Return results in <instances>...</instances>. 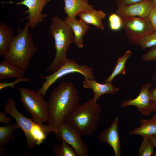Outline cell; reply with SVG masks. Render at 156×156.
Segmentation results:
<instances>
[{"instance_id": "ac0fdd59", "label": "cell", "mask_w": 156, "mask_h": 156, "mask_svg": "<svg viewBox=\"0 0 156 156\" xmlns=\"http://www.w3.org/2000/svg\"><path fill=\"white\" fill-rule=\"evenodd\" d=\"M25 70L5 59L0 63V79L24 77Z\"/></svg>"}, {"instance_id": "3957f363", "label": "cell", "mask_w": 156, "mask_h": 156, "mask_svg": "<svg viewBox=\"0 0 156 156\" xmlns=\"http://www.w3.org/2000/svg\"><path fill=\"white\" fill-rule=\"evenodd\" d=\"M26 22L23 28H18L10 48L4 57L5 59L25 70L29 66L30 60L38 51L29 31Z\"/></svg>"}, {"instance_id": "836d02e7", "label": "cell", "mask_w": 156, "mask_h": 156, "mask_svg": "<svg viewBox=\"0 0 156 156\" xmlns=\"http://www.w3.org/2000/svg\"><path fill=\"white\" fill-rule=\"evenodd\" d=\"M153 7L156 8V0H148Z\"/></svg>"}, {"instance_id": "8d00e7d4", "label": "cell", "mask_w": 156, "mask_h": 156, "mask_svg": "<svg viewBox=\"0 0 156 156\" xmlns=\"http://www.w3.org/2000/svg\"><path fill=\"white\" fill-rule=\"evenodd\" d=\"M88 2L89 0H84Z\"/></svg>"}, {"instance_id": "5bb4252c", "label": "cell", "mask_w": 156, "mask_h": 156, "mask_svg": "<svg viewBox=\"0 0 156 156\" xmlns=\"http://www.w3.org/2000/svg\"><path fill=\"white\" fill-rule=\"evenodd\" d=\"M83 85L84 88L92 89L93 93L92 99L96 102L102 95L105 94H114L119 90V89L116 87L112 82L101 84L94 79H90L87 77L85 78Z\"/></svg>"}, {"instance_id": "277c9868", "label": "cell", "mask_w": 156, "mask_h": 156, "mask_svg": "<svg viewBox=\"0 0 156 156\" xmlns=\"http://www.w3.org/2000/svg\"><path fill=\"white\" fill-rule=\"evenodd\" d=\"M5 113L14 118L25 133L27 139V148L30 150L36 145L41 143L50 131L49 125H44L35 122L32 119L23 115L17 109L14 99L9 98L4 108Z\"/></svg>"}, {"instance_id": "e0dca14e", "label": "cell", "mask_w": 156, "mask_h": 156, "mask_svg": "<svg viewBox=\"0 0 156 156\" xmlns=\"http://www.w3.org/2000/svg\"><path fill=\"white\" fill-rule=\"evenodd\" d=\"M15 37L13 29L0 23V56L4 57Z\"/></svg>"}, {"instance_id": "d4e9b609", "label": "cell", "mask_w": 156, "mask_h": 156, "mask_svg": "<svg viewBox=\"0 0 156 156\" xmlns=\"http://www.w3.org/2000/svg\"><path fill=\"white\" fill-rule=\"evenodd\" d=\"M139 44L143 49L156 45V30L153 31L144 37Z\"/></svg>"}, {"instance_id": "603a6c76", "label": "cell", "mask_w": 156, "mask_h": 156, "mask_svg": "<svg viewBox=\"0 0 156 156\" xmlns=\"http://www.w3.org/2000/svg\"><path fill=\"white\" fill-rule=\"evenodd\" d=\"M53 153L56 156H77L74 148L64 141H62L60 145L54 146Z\"/></svg>"}, {"instance_id": "74e56055", "label": "cell", "mask_w": 156, "mask_h": 156, "mask_svg": "<svg viewBox=\"0 0 156 156\" xmlns=\"http://www.w3.org/2000/svg\"><path fill=\"white\" fill-rule=\"evenodd\" d=\"M20 0L21 1H23L24 0Z\"/></svg>"}, {"instance_id": "9a60e30c", "label": "cell", "mask_w": 156, "mask_h": 156, "mask_svg": "<svg viewBox=\"0 0 156 156\" xmlns=\"http://www.w3.org/2000/svg\"><path fill=\"white\" fill-rule=\"evenodd\" d=\"M64 21L74 34V43L78 48H82L83 47V37L88 30L90 26L81 20H77L76 17L70 18L66 16Z\"/></svg>"}, {"instance_id": "7402d4cb", "label": "cell", "mask_w": 156, "mask_h": 156, "mask_svg": "<svg viewBox=\"0 0 156 156\" xmlns=\"http://www.w3.org/2000/svg\"><path fill=\"white\" fill-rule=\"evenodd\" d=\"M132 55L131 51L127 50L121 57L118 58L117 61V64L112 72L109 77L106 79L105 82H112L114 78L119 74L125 75V64L128 59Z\"/></svg>"}, {"instance_id": "8992f818", "label": "cell", "mask_w": 156, "mask_h": 156, "mask_svg": "<svg viewBox=\"0 0 156 156\" xmlns=\"http://www.w3.org/2000/svg\"><path fill=\"white\" fill-rule=\"evenodd\" d=\"M18 88L21 94L20 100L30 114L32 120L40 124L48 122V102L44 99V97L32 89L22 87Z\"/></svg>"}, {"instance_id": "5b68a950", "label": "cell", "mask_w": 156, "mask_h": 156, "mask_svg": "<svg viewBox=\"0 0 156 156\" xmlns=\"http://www.w3.org/2000/svg\"><path fill=\"white\" fill-rule=\"evenodd\" d=\"M101 111L100 105L91 98L79 104L67 120L76 128L81 136H90L96 129Z\"/></svg>"}, {"instance_id": "4316f807", "label": "cell", "mask_w": 156, "mask_h": 156, "mask_svg": "<svg viewBox=\"0 0 156 156\" xmlns=\"http://www.w3.org/2000/svg\"><path fill=\"white\" fill-rule=\"evenodd\" d=\"M26 81L30 83V79L28 77H22L17 78L15 81L12 82H0V90H2L3 89L7 87H10L12 89L14 87V85L22 81Z\"/></svg>"}, {"instance_id": "1f68e13d", "label": "cell", "mask_w": 156, "mask_h": 156, "mask_svg": "<svg viewBox=\"0 0 156 156\" xmlns=\"http://www.w3.org/2000/svg\"><path fill=\"white\" fill-rule=\"evenodd\" d=\"M5 113L3 111L0 112V122L1 123L9 124L12 121V118L9 117H8Z\"/></svg>"}, {"instance_id": "f546056e", "label": "cell", "mask_w": 156, "mask_h": 156, "mask_svg": "<svg viewBox=\"0 0 156 156\" xmlns=\"http://www.w3.org/2000/svg\"><path fill=\"white\" fill-rule=\"evenodd\" d=\"M148 18L154 30H156V8L153 7Z\"/></svg>"}, {"instance_id": "d6986e66", "label": "cell", "mask_w": 156, "mask_h": 156, "mask_svg": "<svg viewBox=\"0 0 156 156\" xmlns=\"http://www.w3.org/2000/svg\"><path fill=\"white\" fill-rule=\"evenodd\" d=\"M79 16L80 19L86 24L93 25L101 30L104 29L102 20L105 17V14L103 11L94 9L81 13Z\"/></svg>"}, {"instance_id": "ffe728a7", "label": "cell", "mask_w": 156, "mask_h": 156, "mask_svg": "<svg viewBox=\"0 0 156 156\" xmlns=\"http://www.w3.org/2000/svg\"><path fill=\"white\" fill-rule=\"evenodd\" d=\"M140 121V126L130 131L129 135H138L142 137L156 135V122L153 118L142 119Z\"/></svg>"}, {"instance_id": "d590c367", "label": "cell", "mask_w": 156, "mask_h": 156, "mask_svg": "<svg viewBox=\"0 0 156 156\" xmlns=\"http://www.w3.org/2000/svg\"><path fill=\"white\" fill-rule=\"evenodd\" d=\"M156 122V114L154 115V116L152 118Z\"/></svg>"}, {"instance_id": "f1b7e54d", "label": "cell", "mask_w": 156, "mask_h": 156, "mask_svg": "<svg viewBox=\"0 0 156 156\" xmlns=\"http://www.w3.org/2000/svg\"><path fill=\"white\" fill-rule=\"evenodd\" d=\"M150 103L153 112L156 111V87H153L149 91Z\"/></svg>"}, {"instance_id": "cb8c5ba5", "label": "cell", "mask_w": 156, "mask_h": 156, "mask_svg": "<svg viewBox=\"0 0 156 156\" xmlns=\"http://www.w3.org/2000/svg\"><path fill=\"white\" fill-rule=\"evenodd\" d=\"M143 140L139 148L138 156H151L153 155L155 147L148 137H143Z\"/></svg>"}, {"instance_id": "83f0119b", "label": "cell", "mask_w": 156, "mask_h": 156, "mask_svg": "<svg viewBox=\"0 0 156 156\" xmlns=\"http://www.w3.org/2000/svg\"><path fill=\"white\" fill-rule=\"evenodd\" d=\"M141 60L146 61H156V45L151 48L150 50L143 55Z\"/></svg>"}, {"instance_id": "d6a6232c", "label": "cell", "mask_w": 156, "mask_h": 156, "mask_svg": "<svg viewBox=\"0 0 156 156\" xmlns=\"http://www.w3.org/2000/svg\"><path fill=\"white\" fill-rule=\"evenodd\" d=\"M148 137L153 144L155 147L156 148V135L150 136Z\"/></svg>"}, {"instance_id": "44dd1931", "label": "cell", "mask_w": 156, "mask_h": 156, "mask_svg": "<svg viewBox=\"0 0 156 156\" xmlns=\"http://www.w3.org/2000/svg\"><path fill=\"white\" fill-rule=\"evenodd\" d=\"M19 127L16 123L0 127V156L3 154L4 146L14 139V130Z\"/></svg>"}, {"instance_id": "9c48e42d", "label": "cell", "mask_w": 156, "mask_h": 156, "mask_svg": "<svg viewBox=\"0 0 156 156\" xmlns=\"http://www.w3.org/2000/svg\"><path fill=\"white\" fill-rule=\"evenodd\" d=\"M120 16L125 36L135 45H139L144 37L154 30L148 17Z\"/></svg>"}, {"instance_id": "30bf717a", "label": "cell", "mask_w": 156, "mask_h": 156, "mask_svg": "<svg viewBox=\"0 0 156 156\" xmlns=\"http://www.w3.org/2000/svg\"><path fill=\"white\" fill-rule=\"evenodd\" d=\"M51 0H24L18 2L11 1L9 3H14L19 5H23L27 7L28 9L20 15L29 14L27 17L21 19V21L29 20L27 22L29 26L31 29H34L39 25L47 16L46 14H42V11L44 8Z\"/></svg>"}, {"instance_id": "4dcf8cb0", "label": "cell", "mask_w": 156, "mask_h": 156, "mask_svg": "<svg viewBox=\"0 0 156 156\" xmlns=\"http://www.w3.org/2000/svg\"><path fill=\"white\" fill-rule=\"evenodd\" d=\"M144 0H116L118 6L129 5L134 4Z\"/></svg>"}, {"instance_id": "e575fe53", "label": "cell", "mask_w": 156, "mask_h": 156, "mask_svg": "<svg viewBox=\"0 0 156 156\" xmlns=\"http://www.w3.org/2000/svg\"><path fill=\"white\" fill-rule=\"evenodd\" d=\"M152 79L153 81L156 82V71L155 74L152 76Z\"/></svg>"}, {"instance_id": "52a82bcc", "label": "cell", "mask_w": 156, "mask_h": 156, "mask_svg": "<svg viewBox=\"0 0 156 156\" xmlns=\"http://www.w3.org/2000/svg\"><path fill=\"white\" fill-rule=\"evenodd\" d=\"M51 132L60 141L67 143L75 150L77 156H89L87 146L76 128L67 120L51 125Z\"/></svg>"}, {"instance_id": "4fadbf2b", "label": "cell", "mask_w": 156, "mask_h": 156, "mask_svg": "<svg viewBox=\"0 0 156 156\" xmlns=\"http://www.w3.org/2000/svg\"><path fill=\"white\" fill-rule=\"evenodd\" d=\"M118 118H116L107 129L102 131L98 136L101 141L106 143L112 147L115 156H120L121 147L118 129Z\"/></svg>"}, {"instance_id": "ba28073f", "label": "cell", "mask_w": 156, "mask_h": 156, "mask_svg": "<svg viewBox=\"0 0 156 156\" xmlns=\"http://www.w3.org/2000/svg\"><path fill=\"white\" fill-rule=\"evenodd\" d=\"M76 72L82 74L84 78L94 79L92 68L86 65H80L73 60L68 58L64 65L50 75L44 76L40 74L39 77L45 80L42 83L41 88L36 92L44 97L49 88L57 80L67 74Z\"/></svg>"}, {"instance_id": "484cf974", "label": "cell", "mask_w": 156, "mask_h": 156, "mask_svg": "<svg viewBox=\"0 0 156 156\" xmlns=\"http://www.w3.org/2000/svg\"><path fill=\"white\" fill-rule=\"evenodd\" d=\"M109 26L113 31H117L122 27V21L121 16L116 14H112L109 18Z\"/></svg>"}, {"instance_id": "7c38bea8", "label": "cell", "mask_w": 156, "mask_h": 156, "mask_svg": "<svg viewBox=\"0 0 156 156\" xmlns=\"http://www.w3.org/2000/svg\"><path fill=\"white\" fill-rule=\"evenodd\" d=\"M116 13L121 16L147 17L153 7L148 0L129 5L118 6Z\"/></svg>"}, {"instance_id": "2e32d148", "label": "cell", "mask_w": 156, "mask_h": 156, "mask_svg": "<svg viewBox=\"0 0 156 156\" xmlns=\"http://www.w3.org/2000/svg\"><path fill=\"white\" fill-rule=\"evenodd\" d=\"M64 12L70 18L76 17L81 13L95 9L92 5L84 0H64Z\"/></svg>"}, {"instance_id": "8fae6325", "label": "cell", "mask_w": 156, "mask_h": 156, "mask_svg": "<svg viewBox=\"0 0 156 156\" xmlns=\"http://www.w3.org/2000/svg\"><path fill=\"white\" fill-rule=\"evenodd\" d=\"M151 86L149 83L142 84L138 96L133 99L122 101L121 106L125 107L130 105L134 106L142 114L149 116L153 112L150 103L149 92Z\"/></svg>"}, {"instance_id": "7a4b0ae2", "label": "cell", "mask_w": 156, "mask_h": 156, "mask_svg": "<svg viewBox=\"0 0 156 156\" xmlns=\"http://www.w3.org/2000/svg\"><path fill=\"white\" fill-rule=\"evenodd\" d=\"M51 21L49 32L54 40L56 52L54 60L45 71L54 72L66 62L67 51L70 45L74 43L75 36L71 28L61 18L55 15Z\"/></svg>"}, {"instance_id": "6da1fadb", "label": "cell", "mask_w": 156, "mask_h": 156, "mask_svg": "<svg viewBox=\"0 0 156 156\" xmlns=\"http://www.w3.org/2000/svg\"><path fill=\"white\" fill-rule=\"evenodd\" d=\"M78 91L72 83L62 82L51 91L48 102L49 124L65 121L79 104Z\"/></svg>"}]
</instances>
